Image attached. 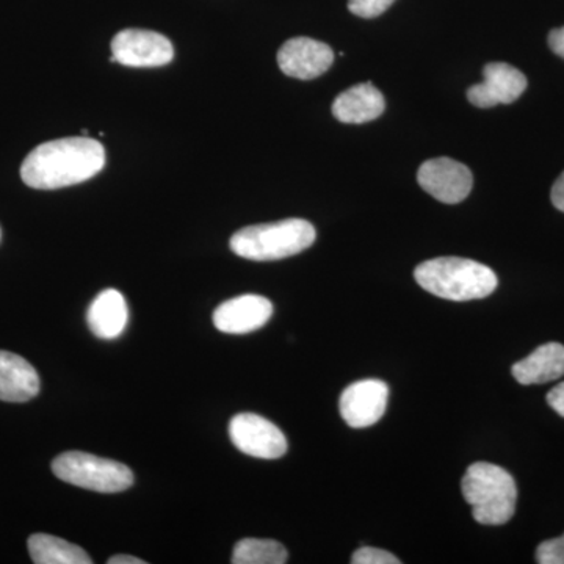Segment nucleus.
Returning a JSON list of instances; mask_svg holds the SVG:
<instances>
[{
  "label": "nucleus",
  "mask_w": 564,
  "mask_h": 564,
  "mask_svg": "<svg viewBox=\"0 0 564 564\" xmlns=\"http://www.w3.org/2000/svg\"><path fill=\"white\" fill-rule=\"evenodd\" d=\"M109 564H147L143 560L137 558L131 555H115L109 558Z\"/></svg>",
  "instance_id": "25"
},
{
  "label": "nucleus",
  "mask_w": 564,
  "mask_h": 564,
  "mask_svg": "<svg viewBox=\"0 0 564 564\" xmlns=\"http://www.w3.org/2000/svg\"><path fill=\"white\" fill-rule=\"evenodd\" d=\"M549 46L556 55L564 58V28L554 29L549 33Z\"/></svg>",
  "instance_id": "23"
},
{
  "label": "nucleus",
  "mask_w": 564,
  "mask_h": 564,
  "mask_svg": "<svg viewBox=\"0 0 564 564\" xmlns=\"http://www.w3.org/2000/svg\"><path fill=\"white\" fill-rule=\"evenodd\" d=\"M513 377L518 383L545 384L564 377V345L549 343L541 345L532 355L516 362Z\"/></svg>",
  "instance_id": "16"
},
{
  "label": "nucleus",
  "mask_w": 564,
  "mask_h": 564,
  "mask_svg": "<svg viewBox=\"0 0 564 564\" xmlns=\"http://www.w3.org/2000/svg\"><path fill=\"white\" fill-rule=\"evenodd\" d=\"M414 278L426 292L452 302L486 299L499 284L489 267L463 258H436L423 262L414 270Z\"/></svg>",
  "instance_id": "2"
},
{
  "label": "nucleus",
  "mask_w": 564,
  "mask_h": 564,
  "mask_svg": "<svg viewBox=\"0 0 564 564\" xmlns=\"http://www.w3.org/2000/svg\"><path fill=\"white\" fill-rule=\"evenodd\" d=\"M384 109V96L370 82L348 88L333 104L334 118L345 124H362L377 120Z\"/></svg>",
  "instance_id": "14"
},
{
  "label": "nucleus",
  "mask_w": 564,
  "mask_h": 564,
  "mask_svg": "<svg viewBox=\"0 0 564 564\" xmlns=\"http://www.w3.org/2000/svg\"><path fill=\"white\" fill-rule=\"evenodd\" d=\"M229 437L242 454L252 458L276 459L288 452L284 433L262 415L242 413L229 423Z\"/></svg>",
  "instance_id": "7"
},
{
  "label": "nucleus",
  "mask_w": 564,
  "mask_h": 564,
  "mask_svg": "<svg viewBox=\"0 0 564 564\" xmlns=\"http://www.w3.org/2000/svg\"><path fill=\"white\" fill-rule=\"evenodd\" d=\"M52 473L65 484L101 494L122 492L133 485V474L128 466L85 452L58 455L52 462Z\"/></svg>",
  "instance_id": "5"
},
{
  "label": "nucleus",
  "mask_w": 564,
  "mask_h": 564,
  "mask_svg": "<svg viewBox=\"0 0 564 564\" xmlns=\"http://www.w3.org/2000/svg\"><path fill=\"white\" fill-rule=\"evenodd\" d=\"M547 403L556 414L564 417V381L556 384L551 392L547 393Z\"/></svg>",
  "instance_id": "22"
},
{
  "label": "nucleus",
  "mask_w": 564,
  "mask_h": 564,
  "mask_svg": "<svg viewBox=\"0 0 564 564\" xmlns=\"http://www.w3.org/2000/svg\"><path fill=\"white\" fill-rule=\"evenodd\" d=\"M39 392L40 377L35 367L20 355L0 350V400L24 403Z\"/></svg>",
  "instance_id": "13"
},
{
  "label": "nucleus",
  "mask_w": 564,
  "mask_h": 564,
  "mask_svg": "<svg viewBox=\"0 0 564 564\" xmlns=\"http://www.w3.org/2000/svg\"><path fill=\"white\" fill-rule=\"evenodd\" d=\"M389 402V388L381 380H361L340 395L339 410L351 429H367L380 421Z\"/></svg>",
  "instance_id": "9"
},
{
  "label": "nucleus",
  "mask_w": 564,
  "mask_h": 564,
  "mask_svg": "<svg viewBox=\"0 0 564 564\" xmlns=\"http://www.w3.org/2000/svg\"><path fill=\"white\" fill-rule=\"evenodd\" d=\"M536 562L540 564H564V533L563 536L544 541L538 545Z\"/></svg>",
  "instance_id": "20"
},
{
  "label": "nucleus",
  "mask_w": 564,
  "mask_h": 564,
  "mask_svg": "<svg viewBox=\"0 0 564 564\" xmlns=\"http://www.w3.org/2000/svg\"><path fill=\"white\" fill-rule=\"evenodd\" d=\"M128 322V303H126L124 295L115 289H107L99 293L88 307V326L99 339H117L124 333Z\"/></svg>",
  "instance_id": "15"
},
{
  "label": "nucleus",
  "mask_w": 564,
  "mask_h": 564,
  "mask_svg": "<svg viewBox=\"0 0 564 564\" xmlns=\"http://www.w3.org/2000/svg\"><path fill=\"white\" fill-rule=\"evenodd\" d=\"M352 564H400L391 552L377 547H361L351 556Z\"/></svg>",
  "instance_id": "21"
},
{
  "label": "nucleus",
  "mask_w": 564,
  "mask_h": 564,
  "mask_svg": "<svg viewBox=\"0 0 564 564\" xmlns=\"http://www.w3.org/2000/svg\"><path fill=\"white\" fill-rule=\"evenodd\" d=\"M273 304L261 295L236 296L221 303L215 310L214 325L226 334H248L258 332L272 318Z\"/></svg>",
  "instance_id": "12"
},
{
  "label": "nucleus",
  "mask_w": 564,
  "mask_h": 564,
  "mask_svg": "<svg viewBox=\"0 0 564 564\" xmlns=\"http://www.w3.org/2000/svg\"><path fill=\"white\" fill-rule=\"evenodd\" d=\"M464 499L478 524L503 525L511 521L518 502L513 475L491 463H475L464 474Z\"/></svg>",
  "instance_id": "4"
},
{
  "label": "nucleus",
  "mask_w": 564,
  "mask_h": 564,
  "mask_svg": "<svg viewBox=\"0 0 564 564\" xmlns=\"http://www.w3.org/2000/svg\"><path fill=\"white\" fill-rule=\"evenodd\" d=\"M315 228L302 218L248 226L231 237L234 254L250 261L267 262L291 258L313 247Z\"/></svg>",
  "instance_id": "3"
},
{
  "label": "nucleus",
  "mask_w": 564,
  "mask_h": 564,
  "mask_svg": "<svg viewBox=\"0 0 564 564\" xmlns=\"http://www.w3.org/2000/svg\"><path fill=\"white\" fill-rule=\"evenodd\" d=\"M417 181L423 191L444 204H458L473 191L474 176L464 163L440 158L422 163Z\"/></svg>",
  "instance_id": "8"
},
{
  "label": "nucleus",
  "mask_w": 564,
  "mask_h": 564,
  "mask_svg": "<svg viewBox=\"0 0 564 564\" xmlns=\"http://www.w3.org/2000/svg\"><path fill=\"white\" fill-rule=\"evenodd\" d=\"M484 82L467 90V99L478 109H491L499 104H511L527 90V77L508 63H489L484 69Z\"/></svg>",
  "instance_id": "10"
},
{
  "label": "nucleus",
  "mask_w": 564,
  "mask_h": 564,
  "mask_svg": "<svg viewBox=\"0 0 564 564\" xmlns=\"http://www.w3.org/2000/svg\"><path fill=\"white\" fill-rule=\"evenodd\" d=\"M551 198L556 209L564 212V173L552 187Z\"/></svg>",
  "instance_id": "24"
},
{
  "label": "nucleus",
  "mask_w": 564,
  "mask_h": 564,
  "mask_svg": "<svg viewBox=\"0 0 564 564\" xmlns=\"http://www.w3.org/2000/svg\"><path fill=\"white\" fill-rule=\"evenodd\" d=\"M0 237H2V231H0Z\"/></svg>",
  "instance_id": "26"
},
{
  "label": "nucleus",
  "mask_w": 564,
  "mask_h": 564,
  "mask_svg": "<svg viewBox=\"0 0 564 564\" xmlns=\"http://www.w3.org/2000/svg\"><path fill=\"white\" fill-rule=\"evenodd\" d=\"M106 165V150L98 140L69 137L40 144L25 158L21 177L36 191H55L91 180Z\"/></svg>",
  "instance_id": "1"
},
{
  "label": "nucleus",
  "mask_w": 564,
  "mask_h": 564,
  "mask_svg": "<svg viewBox=\"0 0 564 564\" xmlns=\"http://www.w3.org/2000/svg\"><path fill=\"white\" fill-rule=\"evenodd\" d=\"M110 62L131 68H158L174 58L172 41L162 33L126 29L111 40Z\"/></svg>",
  "instance_id": "6"
},
{
  "label": "nucleus",
  "mask_w": 564,
  "mask_h": 564,
  "mask_svg": "<svg viewBox=\"0 0 564 564\" xmlns=\"http://www.w3.org/2000/svg\"><path fill=\"white\" fill-rule=\"evenodd\" d=\"M334 52L322 41L299 36L285 41L278 52V65L285 76L311 80L332 68Z\"/></svg>",
  "instance_id": "11"
},
{
  "label": "nucleus",
  "mask_w": 564,
  "mask_h": 564,
  "mask_svg": "<svg viewBox=\"0 0 564 564\" xmlns=\"http://www.w3.org/2000/svg\"><path fill=\"white\" fill-rule=\"evenodd\" d=\"M288 549L274 540L247 538L234 547V564H284L288 563Z\"/></svg>",
  "instance_id": "18"
},
{
  "label": "nucleus",
  "mask_w": 564,
  "mask_h": 564,
  "mask_svg": "<svg viewBox=\"0 0 564 564\" xmlns=\"http://www.w3.org/2000/svg\"><path fill=\"white\" fill-rule=\"evenodd\" d=\"M393 2L395 0H348V10L355 17L372 20V18L381 17L386 10L391 9Z\"/></svg>",
  "instance_id": "19"
},
{
  "label": "nucleus",
  "mask_w": 564,
  "mask_h": 564,
  "mask_svg": "<svg viewBox=\"0 0 564 564\" xmlns=\"http://www.w3.org/2000/svg\"><path fill=\"white\" fill-rule=\"evenodd\" d=\"M29 554L36 564H91L93 560L79 545L46 533L29 538Z\"/></svg>",
  "instance_id": "17"
}]
</instances>
